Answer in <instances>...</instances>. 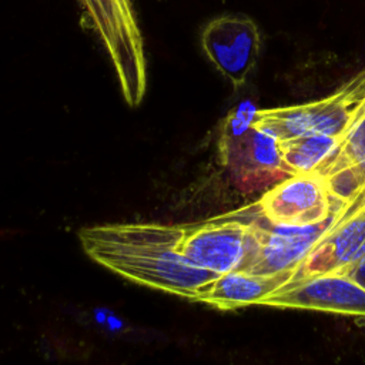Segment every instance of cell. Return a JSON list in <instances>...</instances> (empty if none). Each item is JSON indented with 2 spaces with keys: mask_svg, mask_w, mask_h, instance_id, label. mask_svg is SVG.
<instances>
[{
  "mask_svg": "<svg viewBox=\"0 0 365 365\" xmlns=\"http://www.w3.org/2000/svg\"><path fill=\"white\" fill-rule=\"evenodd\" d=\"M365 104V67L315 101L252 111V121L278 140L299 134L342 137Z\"/></svg>",
  "mask_w": 365,
  "mask_h": 365,
  "instance_id": "obj_4",
  "label": "cell"
},
{
  "mask_svg": "<svg viewBox=\"0 0 365 365\" xmlns=\"http://www.w3.org/2000/svg\"><path fill=\"white\" fill-rule=\"evenodd\" d=\"M252 111H231L222 121L218 138L220 161L234 184L245 192L289 175L282 163L278 138L252 121Z\"/></svg>",
  "mask_w": 365,
  "mask_h": 365,
  "instance_id": "obj_2",
  "label": "cell"
},
{
  "mask_svg": "<svg viewBox=\"0 0 365 365\" xmlns=\"http://www.w3.org/2000/svg\"><path fill=\"white\" fill-rule=\"evenodd\" d=\"M345 274L351 275L355 281H358L365 288V255L352 268H349Z\"/></svg>",
  "mask_w": 365,
  "mask_h": 365,
  "instance_id": "obj_14",
  "label": "cell"
},
{
  "mask_svg": "<svg viewBox=\"0 0 365 365\" xmlns=\"http://www.w3.org/2000/svg\"><path fill=\"white\" fill-rule=\"evenodd\" d=\"M181 225V251L201 268L220 275L250 271L254 265L258 254L254 205Z\"/></svg>",
  "mask_w": 365,
  "mask_h": 365,
  "instance_id": "obj_3",
  "label": "cell"
},
{
  "mask_svg": "<svg viewBox=\"0 0 365 365\" xmlns=\"http://www.w3.org/2000/svg\"><path fill=\"white\" fill-rule=\"evenodd\" d=\"M291 281V274L265 275L245 269L220 274L198 295L202 302L215 309L232 311L259 305L271 292Z\"/></svg>",
  "mask_w": 365,
  "mask_h": 365,
  "instance_id": "obj_12",
  "label": "cell"
},
{
  "mask_svg": "<svg viewBox=\"0 0 365 365\" xmlns=\"http://www.w3.org/2000/svg\"><path fill=\"white\" fill-rule=\"evenodd\" d=\"M341 137L325 134H299L278 140L282 163L292 174L321 173L338 150Z\"/></svg>",
  "mask_w": 365,
  "mask_h": 365,
  "instance_id": "obj_13",
  "label": "cell"
},
{
  "mask_svg": "<svg viewBox=\"0 0 365 365\" xmlns=\"http://www.w3.org/2000/svg\"><path fill=\"white\" fill-rule=\"evenodd\" d=\"M201 46L212 66L238 88L245 84L257 64L261 33L247 16L222 14L207 23Z\"/></svg>",
  "mask_w": 365,
  "mask_h": 365,
  "instance_id": "obj_9",
  "label": "cell"
},
{
  "mask_svg": "<svg viewBox=\"0 0 365 365\" xmlns=\"http://www.w3.org/2000/svg\"><path fill=\"white\" fill-rule=\"evenodd\" d=\"M182 225L124 222L84 227L83 251L94 262L134 284L197 302L217 274L194 264L181 251Z\"/></svg>",
  "mask_w": 365,
  "mask_h": 365,
  "instance_id": "obj_1",
  "label": "cell"
},
{
  "mask_svg": "<svg viewBox=\"0 0 365 365\" xmlns=\"http://www.w3.org/2000/svg\"><path fill=\"white\" fill-rule=\"evenodd\" d=\"M81 4L108 51L124 100L137 107L145 94L147 68L130 0H81Z\"/></svg>",
  "mask_w": 365,
  "mask_h": 365,
  "instance_id": "obj_5",
  "label": "cell"
},
{
  "mask_svg": "<svg viewBox=\"0 0 365 365\" xmlns=\"http://www.w3.org/2000/svg\"><path fill=\"white\" fill-rule=\"evenodd\" d=\"M319 174L325 178L331 194L342 202L355 198L365 188V104Z\"/></svg>",
  "mask_w": 365,
  "mask_h": 365,
  "instance_id": "obj_11",
  "label": "cell"
},
{
  "mask_svg": "<svg viewBox=\"0 0 365 365\" xmlns=\"http://www.w3.org/2000/svg\"><path fill=\"white\" fill-rule=\"evenodd\" d=\"M365 255V188L342 204L332 225L295 269L292 279L346 272ZM289 281V282H291Z\"/></svg>",
  "mask_w": 365,
  "mask_h": 365,
  "instance_id": "obj_7",
  "label": "cell"
},
{
  "mask_svg": "<svg viewBox=\"0 0 365 365\" xmlns=\"http://www.w3.org/2000/svg\"><path fill=\"white\" fill-rule=\"evenodd\" d=\"M259 307L365 317V288L344 272L317 274L284 284Z\"/></svg>",
  "mask_w": 365,
  "mask_h": 365,
  "instance_id": "obj_6",
  "label": "cell"
},
{
  "mask_svg": "<svg viewBox=\"0 0 365 365\" xmlns=\"http://www.w3.org/2000/svg\"><path fill=\"white\" fill-rule=\"evenodd\" d=\"M341 207L328 218L312 224H275L261 212V217H257L254 211L258 254L250 272L265 275L291 274L292 279L295 269L327 234Z\"/></svg>",
  "mask_w": 365,
  "mask_h": 365,
  "instance_id": "obj_8",
  "label": "cell"
},
{
  "mask_svg": "<svg viewBox=\"0 0 365 365\" xmlns=\"http://www.w3.org/2000/svg\"><path fill=\"white\" fill-rule=\"evenodd\" d=\"M336 200L318 173L292 174L265 191L257 202L258 211L275 224H312L328 218Z\"/></svg>",
  "mask_w": 365,
  "mask_h": 365,
  "instance_id": "obj_10",
  "label": "cell"
}]
</instances>
